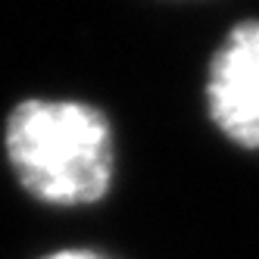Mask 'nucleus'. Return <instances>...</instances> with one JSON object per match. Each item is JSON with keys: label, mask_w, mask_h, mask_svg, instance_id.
Masks as SVG:
<instances>
[{"label": "nucleus", "mask_w": 259, "mask_h": 259, "mask_svg": "<svg viewBox=\"0 0 259 259\" xmlns=\"http://www.w3.org/2000/svg\"><path fill=\"white\" fill-rule=\"evenodd\" d=\"M206 100L231 141L259 147V22L237 25L225 38L209 69Z\"/></svg>", "instance_id": "f03ea898"}, {"label": "nucleus", "mask_w": 259, "mask_h": 259, "mask_svg": "<svg viewBox=\"0 0 259 259\" xmlns=\"http://www.w3.org/2000/svg\"><path fill=\"white\" fill-rule=\"evenodd\" d=\"M7 156L22 188L57 206H84L113 181V132L94 106L25 100L7 122Z\"/></svg>", "instance_id": "f257e3e1"}, {"label": "nucleus", "mask_w": 259, "mask_h": 259, "mask_svg": "<svg viewBox=\"0 0 259 259\" xmlns=\"http://www.w3.org/2000/svg\"><path fill=\"white\" fill-rule=\"evenodd\" d=\"M50 259H103V256L84 253V250H66V253H57V256H50Z\"/></svg>", "instance_id": "7ed1b4c3"}]
</instances>
